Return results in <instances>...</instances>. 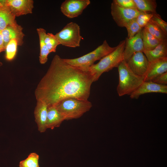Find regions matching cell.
Wrapping results in <instances>:
<instances>
[{"instance_id":"6da1fadb","label":"cell","mask_w":167,"mask_h":167,"mask_svg":"<svg viewBox=\"0 0 167 167\" xmlns=\"http://www.w3.org/2000/svg\"><path fill=\"white\" fill-rule=\"evenodd\" d=\"M93 82L88 71L70 65L56 54L37 85L35 97L48 106L68 97L88 100Z\"/></svg>"},{"instance_id":"7a4b0ae2","label":"cell","mask_w":167,"mask_h":167,"mask_svg":"<svg viewBox=\"0 0 167 167\" xmlns=\"http://www.w3.org/2000/svg\"><path fill=\"white\" fill-rule=\"evenodd\" d=\"M125 42V40L121 41L113 51L89 68L88 71L93 82L97 81L103 73L109 71L114 68L118 67L124 60L123 52Z\"/></svg>"},{"instance_id":"3957f363","label":"cell","mask_w":167,"mask_h":167,"mask_svg":"<svg viewBox=\"0 0 167 167\" xmlns=\"http://www.w3.org/2000/svg\"><path fill=\"white\" fill-rule=\"evenodd\" d=\"M118 68L119 74V82L117 88L118 94L120 96L130 95L144 81V76L134 73L124 60Z\"/></svg>"},{"instance_id":"277c9868","label":"cell","mask_w":167,"mask_h":167,"mask_svg":"<svg viewBox=\"0 0 167 167\" xmlns=\"http://www.w3.org/2000/svg\"><path fill=\"white\" fill-rule=\"evenodd\" d=\"M55 105L65 120L79 118L92 106L91 102L88 100L75 97L64 99Z\"/></svg>"},{"instance_id":"5b68a950","label":"cell","mask_w":167,"mask_h":167,"mask_svg":"<svg viewBox=\"0 0 167 167\" xmlns=\"http://www.w3.org/2000/svg\"><path fill=\"white\" fill-rule=\"evenodd\" d=\"M116 46L111 47L106 40L92 52L80 57L72 59L63 58L67 63L83 71H88L96 61L100 60L113 51Z\"/></svg>"},{"instance_id":"8992f818","label":"cell","mask_w":167,"mask_h":167,"mask_svg":"<svg viewBox=\"0 0 167 167\" xmlns=\"http://www.w3.org/2000/svg\"><path fill=\"white\" fill-rule=\"evenodd\" d=\"M55 35L60 44L71 48L79 46L81 40L83 39L80 34L79 26L74 22L68 23Z\"/></svg>"},{"instance_id":"52a82bcc","label":"cell","mask_w":167,"mask_h":167,"mask_svg":"<svg viewBox=\"0 0 167 167\" xmlns=\"http://www.w3.org/2000/svg\"><path fill=\"white\" fill-rule=\"evenodd\" d=\"M139 13L137 9L122 7L113 2L111 4V13L113 19L121 27H125L129 21L136 18Z\"/></svg>"},{"instance_id":"ba28073f","label":"cell","mask_w":167,"mask_h":167,"mask_svg":"<svg viewBox=\"0 0 167 167\" xmlns=\"http://www.w3.org/2000/svg\"><path fill=\"white\" fill-rule=\"evenodd\" d=\"M90 2L89 0H66L61 4L60 9L64 15L72 19L81 15Z\"/></svg>"},{"instance_id":"9c48e42d","label":"cell","mask_w":167,"mask_h":167,"mask_svg":"<svg viewBox=\"0 0 167 167\" xmlns=\"http://www.w3.org/2000/svg\"><path fill=\"white\" fill-rule=\"evenodd\" d=\"M130 69L136 75L144 76L148 66L149 62L143 52L134 54L126 62Z\"/></svg>"},{"instance_id":"30bf717a","label":"cell","mask_w":167,"mask_h":167,"mask_svg":"<svg viewBox=\"0 0 167 167\" xmlns=\"http://www.w3.org/2000/svg\"><path fill=\"white\" fill-rule=\"evenodd\" d=\"M6 6L16 17L31 14L34 8L32 0H6Z\"/></svg>"},{"instance_id":"8fae6325","label":"cell","mask_w":167,"mask_h":167,"mask_svg":"<svg viewBox=\"0 0 167 167\" xmlns=\"http://www.w3.org/2000/svg\"><path fill=\"white\" fill-rule=\"evenodd\" d=\"M141 31L142 30L133 37L130 39L127 37L125 39L126 42L123 59L126 62L135 53L140 52H143L144 51Z\"/></svg>"},{"instance_id":"7c38bea8","label":"cell","mask_w":167,"mask_h":167,"mask_svg":"<svg viewBox=\"0 0 167 167\" xmlns=\"http://www.w3.org/2000/svg\"><path fill=\"white\" fill-rule=\"evenodd\" d=\"M167 93V86L156 84L152 81H143L130 95L131 99H137L142 95L149 93Z\"/></svg>"},{"instance_id":"4fadbf2b","label":"cell","mask_w":167,"mask_h":167,"mask_svg":"<svg viewBox=\"0 0 167 167\" xmlns=\"http://www.w3.org/2000/svg\"><path fill=\"white\" fill-rule=\"evenodd\" d=\"M167 72V57L163 58L149 62L144 81H152L154 78Z\"/></svg>"},{"instance_id":"5bb4252c","label":"cell","mask_w":167,"mask_h":167,"mask_svg":"<svg viewBox=\"0 0 167 167\" xmlns=\"http://www.w3.org/2000/svg\"><path fill=\"white\" fill-rule=\"evenodd\" d=\"M23 29L21 26L18 24L15 26H8L2 31L5 47L10 40L14 39L17 41L18 46L22 45L24 36V34L22 32Z\"/></svg>"},{"instance_id":"9a60e30c","label":"cell","mask_w":167,"mask_h":167,"mask_svg":"<svg viewBox=\"0 0 167 167\" xmlns=\"http://www.w3.org/2000/svg\"><path fill=\"white\" fill-rule=\"evenodd\" d=\"M48 106L44 101H37L34 113L35 121L37 124L38 131L41 133L46 130V122Z\"/></svg>"},{"instance_id":"2e32d148","label":"cell","mask_w":167,"mask_h":167,"mask_svg":"<svg viewBox=\"0 0 167 167\" xmlns=\"http://www.w3.org/2000/svg\"><path fill=\"white\" fill-rule=\"evenodd\" d=\"M64 119L55 105L48 106L46 126L47 129L52 130L60 126Z\"/></svg>"},{"instance_id":"e0dca14e","label":"cell","mask_w":167,"mask_h":167,"mask_svg":"<svg viewBox=\"0 0 167 167\" xmlns=\"http://www.w3.org/2000/svg\"><path fill=\"white\" fill-rule=\"evenodd\" d=\"M143 53L149 62L161 58L167 57V40L161 41L153 49Z\"/></svg>"},{"instance_id":"ac0fdd59","label":"cell","mask_w":167,"mask_h":167,"mask_svg":"<svg viewBox=\"0 0 167 167\" xmlns=\"http://www.w3.org/2000/svg\"><path fill=\"white\" fill-rule=\"evenodd\" d=\"M15 18L7 6L0 9V30L2 31L9 26H17Z\"/></svg>"},{"instance_id":"d6986e66","label":"cell","mask_w":167,"mask_h":167,"mask_svg":"<svg viewBox=\"0 0 167 167\" xmlns=\"http://www.w3.org/2000/svg\"><path fill=\"white\" fill-rule=\"evenodd\" d=\"M36 30L39 36L40 42L39 61L41 64H44L47 62L48 56L50 53L45 42L46 31L42 28H38Z\"/></svg>"},{"instance_id":"ffe728a7","label":"cell","mask_w":167,"mask_h":167,"mask_svg":"<svg viewBox=\"0 0 167 167\" xmlns=\"http://www.w3.org/2000/svg\"><path fill=\"white\" fill-rule=\"evenodd\" d=\"M141 36L144 51H148L155 48L161 42L151 35L145 28L141 31Z\"/></svg>"},{"instance_id":"44dd1931","label":"cell","mask_w":167,"mask_h":167,"mask_svg":"<svg viewBox=\"0 0 167 167\" xmlns=\"http://www.w3.org/2000/svg\"><path fill=\"white\" fill-rule=\"evenodd\" d=\"M144 28L160 41L167 40V34L151 19L148 22Z\"/></svg>"},{"instance_id":"7402d4cb","label":"cell","mask_w":167,"mask_h":167,"mask_svg":"<svg viewBox=\"0 0 167 167\" xmlns=\"http://www.w3.org/2000/svg\"><path fill=\"white\" fill-rule=\"evenodd\" d=\"M139 11L156 13L157 6L155 0H133Z\"/></svg>"},{"instance_id":"603a6c76","label":"cell","mask_w":167,"mask_h":167,"mask_svg":"<svg viewBox=\"0 0 167 167\" xmlns=\"http://www.w3.org/2000/svg\"><path fill=\"white\" fill-rule=\"evenodd\" d=\"M39 156L35 152L30 153L25 159L21 161L19 167H40Z\"/></svg>"},{"instance_id":"cb8c5ba5","label":"cell","mask_w":167,"mask_h":167,"mask_svg":"<svg viewBox=\"0 0 167 167\" xmlns=\"http://www.w3.org/2000/svg\"><path fill=\"white\" fill-rule=\"evenodd\" d=\"M45 42L50 53L55 52L57 46L60 45L59 41L55 36L52 33H46Z\"/></svg>"},{"instance_id":"d4e9b609","label":"cell","mask_w":167,"mask_h":167,"mask_svg":"<svg viewBox=\"0 0 167 167\" xmlns=\"http://www.w3.org/2000/svg\"><path fill=\"white\" fill-rule=\"evenodd\" d=\"M18 43L15 39H12L6 46L5 58L8 61L12 60L15 57L17 51Z\"/></svg>"},{"instance_id":"484cf974","label":"cell","mask_w":167,"mask_h":167,"mask_svg":"<svg viewBox=\"0 0 167 167\" xmlns=\"http://www.w3.org/2000/svg\"><path fill=\"white\" fill-rule=\"evenodd\" d=\"M127 32V37L128 38L133 37L143 28L137 23L136 18L129 21L125 27Z\"/></svg>"},{"instance_id":"4316f807","label":"cell","mask_w":167,"mask_h":167,"mask_svg":"<svg viewBox=\"0 0 167 167\" xmlns=\"http://www.w3.org/2000/svg\"><path fill=\"white\" fill-rule=\"evenodd\" d=\"M152 16V13L140 11L139 13L136 18V19L139 26L143 28L151 19Z\"/></svg>"},{"instance_id":"83f0119b","label":"cell","mask_w":167,"mask_h":167,"mask_svg":"<svg viewBox=\"0 0 167 167\" xmlns=\"http://www.w3.org/2000/svg\"><path fill=\"white\" fill-rule=\"evenodd\" d=\"M151 19L167 34V23L162 19L159 14L157 12L153 13V16Z\"/></svg>"},{"instance_id":"f1b7e54d","label":"cell","mask_w":167,"mask_h":167,"mask_svg":"<svg viewBox=\"0 0 167 167\" xmlns=\"http://www.w3.org/2000/svg\"><path fill=\"white\" fill-rule=\"evenodd\" d=\"M113 2L122 7L137 9L136 5L133 0H113Z\"/></svg>"},{"instance_id":"f546056e","label":"cell","mask_w":167,"mask_h":167,"mask_svg":"<svg viewBox=\"0 0 167 167\" xmlns=\"http://www.w3.org/2000/svg\"><path fill=\"white\" fill-rule=\"evenodd\" d=\"M152 81L157 84L167 85V72L157 76L153 79Z\"/></svg>"},{"instance_id":"4dcf8cb0","label":"cell","mask_w":167,"mask_h":167,"mask_svg":"<svg viewBox=\"0 0 167 167\" xmlns=\"http://www.w3.org/2000/svg\"><path fill=\"white\" fill-rule=\"evenodd\" d=\"M5 48L2 31L0 30V53L5 51Z\"/></svg>"},{"instance_id":"1f68e13d","label":"cell","mask_w":167,"mask_h":167,"mask_svg":"<svg viewBox=\"0 0 167 167\" xmlns=\"http://www.w3.org/2000/svg\"><path fill=\"white\" fill-rule=\"evenodd\" d=\"M6 0H0V9L6 6Z\"/></svg>"},{"instance_id":"d6a6232c","label":"cell","mask_w":167,"mask_h":167,"mask_svg":"<svg viewBox=\"0 0 167 167\" xmlns=\"http://www.w3.org/2000/svg\"><path fill=\"white\" fill-rule=\"evenodd\" d=\"M2 63L0 61V67L2 66Z\"/></svg>"}]
</instances>
